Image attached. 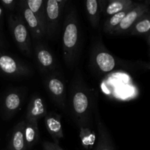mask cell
<instances>
[{"instance_id": "10", "label": "cell", "mask_w": 150, "mask_h": 150, "mask_svg": "<svg viewBox=\"0 0 150 150\" xmlns=\"http://www.w3.org/2000/svg\"><path fill=\"white\" fill-rule=\"evenodd\" d=\"M35 55L40 69L45 73L55 71L57 68L52 53L40 42H35Z\"/></svg>"}, {"instance_id": "1", "label": "cell", "mask_w": 150, "mask_h": 150, "mask_svg": "<svg viewBox=\"0 0 150 150\" xmlns=\"http://www.w3.org/2000/svg\"><path fill=\"white\" fill-rule=\"evenodd\" d=\"M93 89L86 84L81 76L74 78L70 90L67 107L79 128L91 127L92 114L98 106Z\"/></svg>"}, {"instance_id": "2", "label": "cell", "mask_w": 150, "mask_h": 150, "mask_svg": "<svg viewBox=\"0 0 150 150\" xmlns=\"http://www.w3.org/2000/svg\"><path fill=\"white\" fill-rule=\"evenodd\" d=\"M63 58L66 65L73 67L79 57L80 26L78 15L73 6L67 8L62 33Z\"/></svg>"}, {"instance_id": "14", "label": "cell", "mask_w": 150, "mask_h": 150, "mask_svg": "<svg viewBox=\"0 0 150 150\" xmlns=\"http://www.w3.org/2000/svg\"><path fill=\"white\" fill-rule=\"evenodd\" d=\"M95 117L98 131V139L96 150H112L111 137L109 134V132L107 130L106 127L100 119L98 106L95 108Z\"/></svg>"}, {"instance_id": "7", "label": "cell", "mask_w": 150, "mask_h": 150, "mask_svg": "<svg viewBox=\"0 0 150 150\" xmlns=\"http://www.w3.org/2000/svg\"><path fill=\"white\" fill-rule=\"evenodd\" d=\"M17 10V13L20 15L27 26L31 38L35 40V42H40L42 38L45 37V32L36 16L27 7L26 0L18 1Z\"/></svg>"}, {"instance_id": "15", "label": "cell", "mask_w": 150, "mask_h": 150, "mask_svg": "<svg viewBox=\"0 0 150 150\" xmlns=\"http://www.w3.org/2000/svg\"><path fill=\"white\" fill-rule=\"evenodd\" d=\"M22 95L16 90L10 91L3 100V108L7 117H11L18 111L21 106Z\"/></svg>"}, {"instance_id": "22", "label": "cell", "mask_w": 150, "mask_h": 150, "mask_svg": "<svg viewBox=\"0 0 150 150\" xmlns=\"http://www.w3.org/2000/svg\"><path fill=\"white\" fill-rule=\"evenodd\" d=\"M150 31V17L144 15L142 16L135 23L130 29V33L132 35H143Z\"/></svg>"}, {"instance_id": "8", "label": "cell", "mask_w": 150, "mask_h": 150, "mask_svg": "<svg viewBox=\"0 0 150 150\" xmlns=\"http://www.w3.org/2000/svg\"><path fill=\"white\" fill-rule=\"evenodd\" d=\"M0 72L10 77H23L30 74L31 69L18 59L0 52Z\"/></svg>"}, {"instance_id": "5", "label": "cell", "mask_w": 150, "mask_h": 150, "mask_svg": "<svg viewBox=\"0 0 150 150\" xmlns=\"http://www.w3.org/2000/svg\"><path fill=\"white\" fill-rule=\"evenodd\" d=\"M67 2V0L45 1V37L52 38L56 35Z\"/></svg>"}, {"instance_id": "23", "label": "cell", "mask_w": 150, "mask_h": 150, "mask_svg": "<svg viewBox=\"0 0 150 150\" xmlns=\"http://www.w3.org/2000/svg\"><path fill=\"white\" fill-rule=\"evenodd\" d=\"M0 4L4 8L10 12L15 11L18 7V1L15 0H1Z\"/></svg>"}, {"instance_id": "3", "label": "cell", "mask_w": 150, "mask_h": 150, "mask_svg": "<svg viewBox=\"0 0 150 150\" xmlns=\"http://www.w3.org/2000/svg\"><path fill=\"white\" fill-rule=\"evenodd\" d=\"M8 23L12 36L18 49L28 57L32 55V38L27 26L18 13L8 16Z\"/></svg>"}, {"instance_id": "12", "label": "cell", "mask_w": 150, "mask_h": 150, "mask_svg": "<svg viewBox=\"0 0 150 150\" xmlns=\"http://www.w3.org/2000/svg\"><path fill=\"white\" fill-rule=\"evenodd\" d=\"M105 4L106 1L103 0H86L85 1L86 16L94 29H97L99 26L101 15L103 13Z\"/></svg>"}, {"instance_id": "19", "label": "cell", "mask_w": 150, "mask_h": 150, "mask_svg": "<svg viewBox=\"0 0 150 150\" xmlns=\"http://www.w3.org/2000/svg\"><path fill=\"white\" fill-rule=\"evenodd\" d=\"M27 7L36 16L45 32V14L44 0H26Z\"/></svg>"}, {"instance_id": "26", "label": "cell", "mask_w": 150, "mask_h": 150, "mask_svg": "<svg viewBox=\"0 0 150 150\" xmlns=\"http://www.w3.org/2000/svg\"><path fill=\"white\" fill-rule=\"evenodd\" d=\"M2 45H3V42H2V40H1V36H0V47L2 46Z\"/></svg>"}, {"instance_id": "9", "label": "cell", "mask_w": 150, "mask_h": 150, "mask_svg": "<svg viewBox=\"0 0 150 150\" xmlns=\"http://www.w3.org/2000/svg\"><path fill=\"white\" fill-rule=\"evenodd\" d=\"M147 11L146 6L144 4H136V6L130 9L128 13L126 14L123 20L121 23L119 24L114 31L112 35H121V34L127 33V32H130V29L133 27L136 21L142 17L145 13Z\"/></svg>"}, {"instance_id": "24", "label": "cell", "mask_w": 150, "mask_h": 150, "mask_svg": "<svg viewBox=\"0 0 150 150\" xmlns=\"http://www.w3.org/2000/svg\"><path fill=\"white\" fill-rule=\"evenodd\" d=\"M43 147L45 150H63L60 149L57 144L55 143H51V142H44Z\"/></svg>"}, {"instance_id": "13", "label": "cell", "mask_w": 150, "mask_h": 150, "mask_svg": "<svg viewBox=\"0 0 150 150\" xmlns=\"http://www.w3.org/2000/svg\"><path fill=\"white\" fill-rule=\"evenodd\" d=\"M45 125L50 136L57 144L60 139L64 137L61 116L55 112L47 113L45 117Z\"/></svg>"}, {"instance_id": "16", "label": "cell", "mask_w": 150, "mask_h": 150, "mask_svg": "<svg viewBox=\"0 0 150 150\" xmlns=\"http://www.w3.org/2000/svg\"><path fill=\"white\" fill-rule=\"evenodd\" d=\"M25 120L18 123L13 128L10 136L9 147L10 150H24L26 148L24 139Z\"/></svg>"}, {"instance_id": "11", "label": "cell", "mask_w": 150, "mask_h": 150, "mask_svg": "<svg viewBox=\"0 0 150 150\" xmlns=\"http://www.w3.org/2000/svg\"><path fill=\"white\" fill-rule=\"evenodd\" d=\"M47 113L46 105L42 98L39 95H34L28 104L25 120L38 122L42 117H45Z\"/></svg>"}, {"instance_id": "20", "label": "cell", "mask_w": 150, "mask_h": 150, "mask_svg": "<svg viewBox=\"0 0 150 150\" xmlns=\"http://www.w3.org/2000/svg\"><path fill=\"white\" fill-rule=\"evenodd\" d=\"M136 5V4L135 3L134 5L132 6L131 7H130V8L127 9V10L122 12H120V13H116V14L113 15V16L108 17V18L105 20V21L103 23V30L105 33L112 35L114 31L115 30L116 28L119 26V24L121 23V21L123 20V18H124L125 16H126V14L128 13L129 10L131 8H133V7Z\"/></svg>"}, {"instance_id": "25", "label": "cell", "mask_w": 150, "mask_h": 150, "mask_svg": "<svg viewBox=\"0 0 150 150\" xmlns=\"http://www.w3.org/2000/svg\"><path fill=\"white\" fill-rule=\"evenodd\" d=\"M3 14H4V11H3V9L2 7L0 6V21L2 19V17H3Z\"/></svg>"}, {"instance_id": "18", "label": "cell", "mask_w": 150, "mask_h": 150, "mask_svg": "<svg viewBox=\"0 0 150 150\" xmlns=\"http://www.w3.org/2000/svg\"><path fill=\"white\" fill-rule=\"evenodd\" d=\"M40 131L38 128V122L25 120L24 139L26 147H30L38 142Z\"/></svg>"}, {"instance_id": "21", "label": "cell", "mask_w": 150, "mask_h": 150, "mask_svg": "<svg viewBox=\"0 0 150 150\" xmlns=\"http://www.w3.org/2000/svg\"><path fill=\"white\" fill-rule=\"evenodd\" d=\"M80 130V139L82 145L86 149L93 147L96 141V133L91 127H81Z\"/></svg>"}, {"instance_id": "4", "label": "cell", "mask_w": 150, "mask_h": 150, "mask_svg": "<svg viewBox=\"0 0 150 150\" xmlns=\"http://www.w3.org/2000/svg\"><path fill=\"white\" fill-rule=\"evenodd\" d=\"M91 65L101 73H108L117 67L116 58L107 51L102 40H96L90 53Z\"/></svg>"}, {"instance_id": "17", "label": "cell", "mask_w": 150, "mask_h": 150, "mask_svg": "<svg viewBox=\"0 0 150 150\" xmlns=\"http://www.w3.org/2000/svg\"><path fill=\"white\" fill-rule=\"evenodd\" d=\"M134 4L135 3L130 0H108L106 1V4L103 14L109 17L116 13L127 10Z\"/></svg>"}, {"instance_id": "6", "label": "cell", "mask_w": 150, "mask_h": 150, "mask_svg": "<svg viewBox=\"0 0 150 150\" xmlns=\"http://www.w3.org/2000/svg\"><path fill=\"white\" fill-rule=\"evenodd\" d=\"M45 86L54 103L60 108L65 109L67 108V99L65 83L62 76L57 73H51L45 79Z\"/></svg>"}]
</instances>
